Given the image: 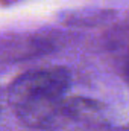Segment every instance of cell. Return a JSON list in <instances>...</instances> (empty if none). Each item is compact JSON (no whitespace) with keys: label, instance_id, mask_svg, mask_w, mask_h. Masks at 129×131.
Returning a JSON list of instances; mask_svg holds the SVG:
<instances>
[{"label":"cell","instance_id":"obj_3","mask_svg":"<svg viewBox=\"0 0 129 131\" xmlns=\"http://www.w3.org/2000/svg\"><path fill=\"white\" fill-rule=\"evenodd\" d=\"M122 75H123V79L129 84V52H128V55L125 57L123 64H122Z\"/></svg>","mask_w":129,"mask_h":131},{"label":"cell","instance_id":"obj_2","mask_svg":"<svg viewBox=\"0 0 129 131\" xmlns=\"http://www.w3.org/2000/svg\"><path fill=\"white\" fill-rule=\"evenodd\" d=\"M56 41L44 34H12L0 37V63H17L52 52Z\"/></svg>","mask_w":129,"mask_h":131},{"label":"cell","instance_id":"obj_1","mask_svg":"<svg viewBox=\"0 0 129 131\" xmlns=\"http://www.w3.org/2000/svg\"><path fill=\"white\" fill-rule=\"evenodd\" d=\"M70 84L71 75L65 67L29 70L11 84L8 101L23 127L49 130L67 121L65 93Z\"/></svg>","mask_w":129,"mask_h":131}]
</instances>
